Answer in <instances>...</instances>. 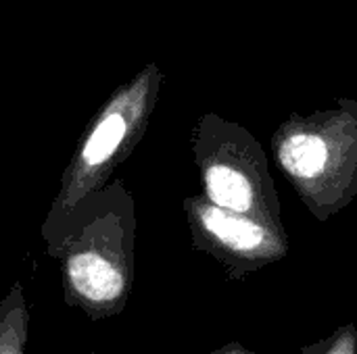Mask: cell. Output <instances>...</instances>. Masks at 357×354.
Listing matches in <instances>:
<instances>
[{"instance_id":"cell-1","label":"cell","mask_w":357,"mask_h":354,"mask_svg":"<svg viewBox=\"0 0 357 354\" xmlns=\"http://www.w3.org/2000/svg\"><path fill=\"white\" fill-rule=\"evenodd\" d=\"M199 223L205 236H209L226 257L236 259L238 273L278 255L276 238L261 223L245 217L243 213H234L218 204L203 207L199 211Z\"/></svg>"},{"instance_id":"cell-2","label":"cell","mask_w":357,"mask_h":354,"mask_svg":"<svg viewBox=\"0 0 357 354\" xmlns=\"http://www.w3.org/2000/svg\"><path fill=\"white\" fill-rule=\"evenodd\" d=\"M205 184H207V194L213 204L234 211V213H243V215L251 211L253 188L241 171L228 165H215L207 171Z\"/></svg>"},{"instance_id":"cell-3","label":"cell","mask_w":357,"mask_h":354,"mask_svg":"<svg viewBox=\"0 0 357 354\" xmlns=\"http://www.w3.org/2000/svg\"><path fill=\"white\" fill-rule=\"evenodd\" d=\"M29 338V311L21 288L15 286L0 300V354H25Z\"/></svg>"},{"instance_id":"cell-4","label":"cell","mask_w":357,"mask_h":354,"mask_svg":"<svg viewBox=\"0 0 357 354\" xmlns=\"http://www.w3.org/2000/svg\"><path fill=\"white\" fill-rule=\"evenodd\" d=\"M280 161L287 171L297 177L318 175L328 161V146L322 138L312 134H297L280 148Z\"/></svg>"},{"instance_id":"cell-5","label":"cell","mask_w":357,"mask_h":354,"mask_svg":"<svg viewBox=\"0 0 357 354\" xmlns=\"http://www.w3.org/2000/svg\"><path fill=\"white\" fill-rule=\"evenodd\" d=\"M128 131V121L121 113H109L102 117V121L94 127V131L90 134V138L86 140L84 148H82V165L86 171L100 167L102 163H107L113 152L117 150V146L121 144L123 136Z\"/></svg>"},{"instance_id":"cell-6","label":"cell","mask_w":357,"mask_h":354,"mask_svg":"<svg viewBox=\"0 0 357 354\" xmlns=\"http://www.w3.org/2000/svg\"><path fill=\"white\" fill-rule=\"evenodd\" d=\"M301 354H357V325L345 323L326 338L303 344Z\"/></svg>"},{"instance_id":"cell-7","label":"cell","mask_w":357,"mask_h":354,"mask_svg":"<svg viewBox=\"0 0 357 354\" xmlns=\"http://www.w3.org/2000/svg\"><path fill=\"white\" fill-rule=\"evenodd\" d=\"M207 354H255L253 351H249L245 344H241V342H228V344H224V346H220V348H215V351H211V353Z\"/></svg>"}]
</instances>
